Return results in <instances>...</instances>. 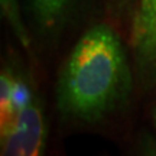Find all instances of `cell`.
<instances>
[{
  "label": "cell",
  "instance_id": "1",
  "mask_svg": "<svg viewBox=\"0 0 156 156\" xmlns=\"http://www.w3.org/2000/svg\"><path fill=\"white\" fill-rule=\"evenodd\" d=\"M133 87L126 51L107 25L80 38L56 83V107L67 120L95 124L122 110Z\"/></svg>",
  "mask_w": 156,
  "mask_h": 156
},
{
  "label": "cell",
  "instance_id": "6",
  "mask_svg": "<svg viewBox=\"0 0 156 156\" xmlns=\"http://www.w3.org/2000/svg\"><path fill=\"white\" fill-rule=\"evenodd\" d=\"M2 3V9H3V15L7 19L9 25L12 29L15 30V35L17 36L19 42L28 48L29 46V36L26 32V28L22 22V17L19 13V6H17V0H0Z\"/></svg>",
  "mask_w": 156,
  "mask_h": 156
},
{
  "label": "cell",
  "instance_id": "4",
  "mask_svg": "<svg viewBox=\"0 0 156 156\" xmlns=\"http://www.w3.org/2000/svg\"><path fill=\"white\" fill-rule=\"evenodd\" d=\"M74 0H29L35 20L44 30H54L65 19Z\"/></svg>",
  "mask_w": 156,
  "mask_h": 156
},
{
  "label": "cell",
  "instance_id": "9",
  "mask_svg": "<svg viewBox=\"0 0 156 156\" xmlns=\"http://www.w3.org/2000/svg\"><path fill=\"white\" fill-rule=\"evenodd\" d=\"M140 156H156V143H146Z\"/></svg>",
  "mask_w": 156,
  "mask_h": 156
},
{
  "label": "cell",
  "instance_id": "2",
  "mask_svg": "<svg viewBox=\"0 0 156 156\" xmlns=\"http://www.w3.org/2000/svg\"><path fill=\"white\" fill-rule=\"evenodd\" d=\"M46 120L41 98L35 93L2 137V156H45Z\"/></svg>",
  "mask_w": 156,
  "mask_h": 156
},
{
  "label": "cell",
  "instance_id": "8",
  "mask_svg": "<svg viewBox=\"0 0 156 156\" xmlns=\"http://www.w3.org/2000/svg\"><path fill=\"white\" fill-rule=\"evenodd\" d=\"M112 2L116 12L120 16H124L126 13H129L132 9V3H133V0H112Z\"/></svg>",
  "mask_w": 156,
  "mask_h": 156
},
{
  "label": "cell",
  "instance_id": "7",
  "mask_svg": "<svg viewBox=\"0 0 156 156\" xmlns=\"http://www.w3.org/2000/svg\"><path fill=\"white\" fill-rule=\"evenodd\" d=\"M34 95H35L34 88L23 78H20L16 74L15 75L13 93H12V114H13V120L30 103V100L34 98Z\"/></svg>",
  "mask_w": 156,
  "mask_h": 156
},
{
  "label": "cell",
  "instance_id": "5",
  "mask_svg": "<svg viewBox=\"0 0 156 156\" xmlns=\"http://www.w3.org/2000/svg\"><path fill=\"white\" fill-rule=\"evenodd\" d=\"M15 75L12 69H6L0 77V133H5L13 123L12 114V93L15 85Z\"/></svg>",
  "mask_w": 156,
  "mask_h": 156
},
{
  "label": "cell",
  "instance_id": "3",
  "mask_svg": "<svg viewBox=\"0 0 156 156\" xmlns=\"http://www.w3.org/2000/svg\"><path fill=\"white\" fill-rule=\"evenodd\" d=\"M132 45L140 85L145 90H156V0L137 2Z\"/></svg>",
  "mask_w": 156,
  "mask_h": 156
},
{
  "label": "cell",
  "instance_id": "10",
  "mask_svg": "<svg viewBox=\"0 0 156 156\" xmlns=\"http://www.w3.org/2000/svg\"><path fill=\"white\" fill-rule=\"evenodd\" d=\"M153 120H155V126H156V107H155V112H153Z\"/></svg>",
  "mask_w": 156,
  "mask_h": 156
}]
</instances>
